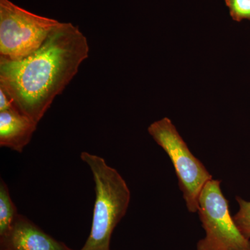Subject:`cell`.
<instances>
[{"label": "cell", "instance_id": "obj_1", "mask_svg": "<svg viewBox=\"0 0 250 250\" xmlns=\"http://www.w3.org/2000/svg\"><path fill=\"white\" fill-rule=\"evenodd\" d=\"M88 53V40L79 27L60 22L29 57L17 62L0 58V88L18 111L38 124L76 76Z\"/></svg>", "mask_w": 250, "mask_h": 250}, {"label": "cell", "instance_id": "obj_2", "mask_svg": "<svg viewBox=\"0 0 250 250\" xmlns=\"http://www.w3.org/2000/svg\"><path fill=\"white\" fill-rule=\"evenodd\" d=\"M81 159L93 174L96 197L90 234L80 250H110L112 234L126 214L131 192L119 172L103 158L83 152Z\"/></svg>", "mask_w": 250, "mask_h": 250}, {"label": "cell", "instance_id": "obj_3", "mask_svg": "<svg viewBox=\"0 0 250 250\" xmlns=\"http://www.w3.org/2000/svg\"><path fill=\"white\" fill-rule=\"evenodd\" d=\"M61 22L0 0V58L17 62L45 43Z\"/></svg>", "mask_w": 250, "mask_h": 250}, {"label": "cell", "instance_id": "obj_4", "mask_svg": "<svg viewBox=\"0 0 250 250\" xmlns=\"http://www.w3.org/2000/svg\"><path fill=\"white\" fill-rule=\"evenodd\" d=\"M147 130L172 161L188 210L196 213L200 192L205 184L213 179L211 174L190 152L169 118L154 122Z\"/></svg>", "mask_w": 250, "mask_h": 250}, {"label": "cell", "instance_id": "obj_5", "mask_svg": "<svg viewBox=\"0 0 250 250\" xmlns=\"http://www.w3.org/2000/svg\"><path fill=\"white\" fill-rule=\"evenodd\" d=\"M220 180L205 184L198 200V212L206 236L197 243V250H250V240L236 226L224 196Z\"/></svg>", "mask_w": 250, "mask_h": 250}, {"label": "cell", "instance_id": "obj_6", "mask_svg": "<svg viewBox=\"0 0 250 250\" xmlns=\"http://www.w3.org/2000/svg\"><path fill=\"white\" fill-rule=\"evenodd\" d=\"M0 250H75L19 214L9 231L0 236Z\"/></svg>", "mask_w": 250, "mask_h": 250}, {"label": "cell", "instance_id": "obj_7", "mask_svg": "<svg viewBox=\"0 0 250 250\" xmlns=\"http://www.w3.org/2000/svg\"><path fill=\"white\" fill-rule=\"evenodd\" d=\"M37 125L16 108L0 111V146L22 152L30 142Z\"/></svg>", "mask_w": 250, "mask_h": 250}, {"label": "cell", "instance_id": "obj_8", "mask_svg": "<svg viewBox=\"0 0 250 250\" xmlns=\"http://www.w3.org/2000/svg\"><path fill=\"white\" fill-rule=\"evenodd\" d=\"M18 213L17 208L10 195L9 189L4 180H0V236L10 229Z\"/></svg>", "mask_w": 250, "mask_h": 250}, {"label": "cell", "instance_id": "obj_9", "mask_svg": "<svg viewBox=\"0 0 250 250\" xmlns=\"http://www.w3.org/2000/svg\"><path fill=\"white\" fill-rule=\"evenodd\" d=\"M236 200L239 205V210L233 217V220L242 234L250 240V202L240 197Z\"/></svg>", "mask_w": 250, "mask_h": 250}, {"label": "cell", "instance_id": "obj_10", "mask_svg": "<svg viewBox=\"0 0 250 250\" xmlns=\"http://www.w3.org/2000/svg\"><path fill=\"white\" fill-rule=\"evenodd\" d=\"M233 21H250V0H225Z\"/></svg>", "mask_w": 250, "mask_h": 250}, {"label": "cell", "instance_id": "obj_11", "mask_svg": "<svg viewBox=\"0 0 250 250\" xmlns=\"http://www.w3.org/2000/svg\"><path fill=\"white\" fill-rule=\"evenodd\" d=\"M16 108L12 100L9 98L4 90L0 88V111H7Z\"/></svg>", "mask_w": 250, "mask_h": 250}]
</instances>
